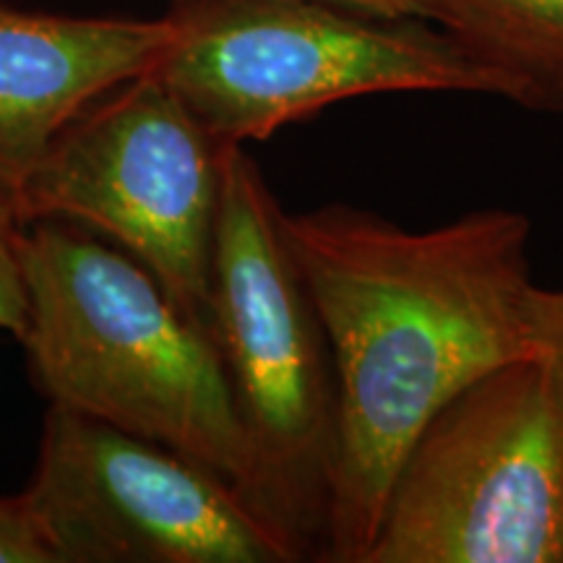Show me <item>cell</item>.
I'll return each mask as SVG.
<instances>
[{
  "mask_svg": "<svg viewBox=\"0 0 563 563\" xmlns=\"http://www.w3.org/2000/svg\"><path fill=\"white\" fill-rule=\"evenodd\" d=\"M363 563H563V412L538 357L485 373L426 422Z\"/></svg>",
  "mask_w": 563,
  "mask_h": 563,
  "instance_id": "5",
  "label": "cell"
},
{
  "mask_svg": "<svg viewBox=\"0 0 563 563\" xmlns=\"http://www.w3.org/2000/svg\"><path fill=\"white\" fill-rule=\"evenodd\" d=\"M525 110L563 115V0H415Z\"/></svg>",
  "mask_w": 563,
  "mask_h": 563,
  "instance_id": "9",
  "label": "cell"
},
{
  "mask_svg": "<svg viewBox=\"0 0 563 563\" xmlns=\"http://www.w3.org/2000/svg\"><path fill=\"white\" fill-rule=\"evenodd\" d=\"M527 336L563 412V285H532L527 300Z\"/></svg>",
  "mask_w": 563,
  "mask_h": 563,
  "instance_id": "11",
  "label": "cell"
},
{
  "mask_svg": "<svg viewBox=\"0 0 563 563\" xmlns=\"http://www.w3.org/2000/svg\"><path fill=\"white\" fill-rule=\"evenodd\" d=\"M21 262L30 295L21 344L51 405L162 443L245 501L249 446L209 329L129 253L79 224L26 222Z\"/></svg>",
  "mask_w": 563,
  "mask_h": 563,
  "instance_id": "2",
  "label": "cell"
},
{
  "mask_svg": "<svg viewBox=\"0 0 563 563\" xmlns=\"http://www.w3.org/2000/svg\"><path fill=\"white\" fill-rule=\"evenodd\" d=\"M285 232L332 350L340 456L323 561L363 563L399 462L449 399L532 355V222L475 209L428 230L329 203Z\"/></svg>",
  "mask_w": 563,
  "mask_h": 563,
  "instance_id": "1",
  "label": "cell"
},
{
  "mask_svg": "<svg viewBox=\"0 0 563 563\" xmlns=\"http://www.w3.org/2000/svg\"><path fill=\"white\" fill-rule=\"evenodd\" d=\"M209 329L249 446L245 504L292 561H323L340 456L332 350L245 146L224 154Z\"/></svg>",
  "mask_w": 563,
  "mask_h": 563,
  "instance_id": "3",
  "label": "cell"
},
{
  "mask_svg": "<svg viewBox=\"0 0 563 563\" xmlns=\"http://www.w3.org/2000/svg\"><path fill=\"white\" fill-rule=\"evenodd\" d=\"M63 563H295L222 477L51 405L30 488Z\"/></svg>",
  "mask_w": 563,
  "mask_h": 563,
  "instance_id": "7",
  "label": "cell"
},
{
  "mask_svg": "<svg viewBox=\"0 0 563 563\" xmlns=\"http://www.w3.org/2000/svg\"><path fill=\"white\" fill-rule=\"evenodd\" d=\"M0 563H63L26 493L0 498Z\"/></svg>",
  "mask_w": 563,
  "mask_h": 563,
  "instance_id": "12",
  "label": "cell"
},
{
  "mask_svg": "<svg viewBox=\"0 0 563 563\" xmlns=\"http://www.w3.org/2000/svg\"><path fill=\"white\" fill-rule=\"evenodd\" d=\"M165 19L60 16L0 3V188L16 196L58 133L157 66Z\"/></svg>",
  "mask_w": 563,
  "mask_h": 563,
  "instance_id": "8",
  "label": "cell"
},
{
  "mask_svg": "<svg viewBox=\"0 0 563 563\" xmlns=\"http://www.w3.org/2000/svg\"><path fill=\"white\" fill-rule=\"evenodd\" d=\"M334 3L350 5V9L378 13V16L391 19H422L415 0H334Z\"/></svg>",
  "mask_w": 563,
  "mask_h": 563,
  "instance_id": "13",
  "label": "cell"
},
{
  "mask_svg": "<svg viewBox=\"0 0 563 563\" xmlns=\"http://www.w3.org/2000/svg\"><path fill=\"white\" fill-rule=\"evenodd\" d=\"M152 74L224 146L266 141L352 97L498 84L426 19L334 0H167Z\"/></svg>",
  "mask_w": 563,
  "mask_h": 563,
  "instance_id": "4",
  "label": "cell"
},
{
  "mask_svg": "<svg viewBox=\"0 0 563 563\" xmlns=\"http://www.w3.org/2000/svg\"><path fill=\"white\" fill-rule=\"evenodd\" d=\"M228 150L150 70L81 110L13 203L104 235L209 329Z\"/></svg>",
  "mask_w": 563,
  "mask_h": 563,
  "instance_id": "6",
  "label": "cell"
},
{
  "mask_svg": "<svg viewBox=\"0 0 563 563\" xmlns=\"http://www.w3.org/2000/svg\"><path fill=\"white\" fill-rule=\"evenodd\" d=\"M24 220L19 217L13 196L0 188V329L21 342L30 321V295H26L21 241Z\"/></svg>",
  "mask_w": 563,
  "mask_h": 563,
  "instance_id": "10",
  "label": "cell"
}]
</instances>
